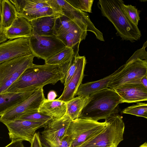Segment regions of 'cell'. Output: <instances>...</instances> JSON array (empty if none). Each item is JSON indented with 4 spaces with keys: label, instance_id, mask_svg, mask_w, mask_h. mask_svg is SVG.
I'll list each match as a JSON object with an SVG mask.
<instances>
[{
    "label": "cell",
    "instance_id": "37",
    "mask_svg": "<svg viewBox=\"0 0 147 147\" xmlns=\"http://www.w3.org/2000/svg\"><path fill=\"white\" fill-rule=\"evenodd\" d=\"M1 0H0V35L3 34V31L2 27L1 20Z\"/></svg>",
    "mask_w": 147,
    "mask_h": 147
},
{
    "label": "cell",
    "instance_id": "38",
    "mask_svg": "<svg viewBox=\"0 0 147 147\" xmlns=\"http://www.w3.org/2000/svg\"><path fill=\"white\" fill-rule=\"evenodd\" d=\"M7 39L4 34L0 35V44L6 41Z\"/></svg>",
    "mask_w": 147,
    "mask_h": 147
},
{
    "label": "cell",
    "instance_id": "26",
    "mask_svg": "<svg viewBox=\"0 0 147 147\" xmlns=\"http://www.w3.org/2000/svg\"><path fill=\"white\" fill-rule=\"evenodd\" d=\"M18 119L40 122L46 125L53 120L50 117L42 114L38 111L31 112L22 115Z\"/></svg>",
    "mask_w": 147,
    "mask_h": 147
},
{
    "label": "cell",
    "instance_id": "36",
    "mask_svg": "<svg viewBox=\"0 0 147 147\" xmlns=\"http://www.w3.org/2000/svg\"><path fill=\"white\" fill-rule=\"evenodd\" d=\"M147 74L143 76L140 80L141 83L146 88H147Z\"/></svg>",
    "mask_w": 147,
    "mask_h": 147
},
{
    "label": "cell",
    "instance_id": "6",
    "mask_svg": "<svg viewBox=\"0 0 147 147\" xmlns=\"http://www.w3.org/2000/svg\"><path fill=\"white\" fill-rule=\"evenodd\" d=\"M107 124L82 117L71 122L66 136L70 142V147H77L100 132Z\"/></svg>",
    "mask_w": 147,
    "mask_h": 147
},
{
    "label": "cell",
    "instance_id": "40",
    "mask_svg": "<svg viewBox=\"0 0 147 147\" xmlns=\"http://www.w3.org/2000/svg\"></svg>",
    "mask_w": 147,
    "mask_h": 147
},
{
    "label": "cell",
    "instance_id": "15",
    "mask_svg": "<svg viewBox=\"0 0 147 147\" xmlns=\"http://www.w3.org/2000/svg\"><path fill=\"white\" fill-rule=\"evenodd\" d=\"M86 63L84 56L79 55L78 56L77 65L75 71L67 85L64 87L62 94L57 100L66 102L75 97L84 77Z\"/></svg>",
    "mask_w": 147,
    "mask_h": 147
},
{
    "label": "cell",
    "instance_id": "33",
    "mask_svg": "<svg viewBox=\"0 0 147 147\" xmlns=\"http://www.w3.org/2000/svg\"><path fill=\"white\" fill-rule=\"evenodd\" d=\"M30 147H42L39 132L35 134Z\"/></svg>",
    "mask_w": 147,
    "mask_h": 147
},
{
    "label": "cell",
    "instance_id": "3",
    "mask_svg": "<svg viewBox=\"0 0 147 147\" xmlns=\"http://www.w3.org/2000/svg\"><path fill=\"white\" fill-rule=\"evenodd\" d=\"M121 98L114 90L107 88L89 96V100L80 117L98 121L105 119L117 111Z\"/></svg>",
    "mask_w": 147,
    "mask_h": 147
},
{
    "label": "cell",
    "instance_id": "28",
    "mask_svg": "<svg viewBox=\"0 0 147 147\" xmlns=\"http://www.w3.org/2000/svg\"><path fill=\"white\" fill-rule=\"evenodd\" d=\"M121 8L127 18L133 24L138 26L140 20L139 16L140 11L135 6L131 5H126L122 1Z\"/></svg>",
    "mask_w": 147,
    "mask_h": 147
},
{
    "label": "cell",
    "instance_id": "31",
    "mask_svg": "<svg viewBox=\"0 0 147 147\" xmlns=\"http://www.w3.org/2000/svg\"><path fill=\"white\" fill-rule=\"evenodd\" d=\"M73 57L65 63L58 65V70L60 77V81L62 84L64 83L65 76L71 64Z\"/></svg>",
    "mask_w": 147,
    "mask_h": 147
},
{
    "label": "cell",
    "instance_id": "10",
    "mask_svg": "<svg viewBox=\"0 0 147 147\" xmlns=\"http://www.w3.org/2000/svg\"><path fill=\"white\" fill-rule=\"evenodd\" d=\"M43 88H39L26 100L6 111L1 116L0 121L4 123L14 121L24 113L38 111L45 98Z\"/></svg>",
    "mask_w": 147,
    "mask_h": 147
},
{
    "label": "cell",
    "instance_id": "17",
    "mask_svg": "<svg viewBox=\"0 0 147 147\" xmlns=\"http://www.w3.org/2000/svg\"><path fill=\"white\" fill-rule=\"evenodd\" d=\"M123 65L113 73L99 80L81 83L79 86L76 95L87 96L103 90L108 88L111 79L115 76L122 69Z\"/></svg>",
    "mask_w": 147,
    "mask_h": 147
},
{
    "label": "cell",
    "instance_id": "11",
    "mask_svg": "<svg viewBox=\"0 0 147 147\" xmlns=\"http://www.w3.org/2000/svg\"><path fill=\"white\" fill-rule=\"evenodd\" d=\"M3 123L8 129L9 138L11 141L21 139L30 143L32 141L36 130L47 125L40 122L19 119Z\"/></svg>",
    "mask_w": 147,
    "mask_h": 147
},
{
    "label": "cell",
    "instance_id": "12",
    "mask_svg": "<svg viewBox=\"0 0 147 147\" xmlns=\"http://www.w3.org/2000/svg\"><path fill=\"white\" fill-rule=\"evenodd\" d=\"M72 120L65 114L62 118L52 121L41 132L40 138L47 144L55 145L66 137L67 131Z\"/></svg>",
    "mask_w": 147,
    "mask_h": 147
},
{
    "label": "cell",
    "instance_id": "39",
    "mask_svg": "<svg viewBox=\"0 0 147 147\" xmlns=\"http://www.w3.org/2000/svg\"><path fill=\"white\" fill-rule=\"evenodd\" d=\"M139 147H147V144L146 142L144 143Z\"/></svg>",
    "mask_w": 147,
    "mask_h": 147
},
{
    "label": "cell",
    "instance_id": "5",
    "mask_svg": "<svg viewBox=\"0 0 147 147\" xmlns=\"http://www.w3.org/2000/svg\"><path fill=\"white\" fill-rule=\"evenodd\" d=\"M105 119L107 124L99 133L77 147H117L123 140L125 124L117 112Z\"/></svg>",
    "mask_w": 147,
    "mask_h": 147
},
{
    "label": "cell",
    "instance_id": "4",
    "mask_svg": "<svg viewBox=\"0 0 147 147\" xmlns=\"http://www.w3.org/2000/svg\"><path fill=\"white\" fill-rule=\"evenodd\" d=\"M147 44L146 41L123 65L122 70L110 81L108 88L115 89L123 84L140 81L147 74Z\"/></svg>",
    "mask_w": 147,
    "mask_h": 147
},
{
    "label": "cell",
    "instance_id": "23",
    "mask_svg": "<svg viewBox=\"0 0 147 147\" xmlns=\"http://www.w3.org/2000/svg\"><path fill=\"white\" fill-rule=\"evenodd\" d=\"M1 17L3 31L7 29L18 17L16 9L8 0H1Z\"/></svg>",
    "mask_w": 147,
    "mask_h": 147
},
{
    "label": "cell",
    "instance_id": "18",
    "mask_svg": "<svg viewBox=\"0 0 147 147\" xmlns=\"http://www.w3.org/2000/svg\"><path fill=\"white\" fill-rule=\"evenodd\" d=\"M57 14L41 17L30 21L32 35L41 36H55V24Z\"/></svg>",
    "mask_w": 147,
    "mask_h": 147
},
{
    "label": "cell",
    "instance_id": "2",
    "mask_svg": "<svg viewBox=\"0 0 147 147\" xmlns=\"http://www.w3.org/2000/svg\"><path fill=\"white\" fill-rule=\"evenodd\" d=\"M121 0H99L98 6L102 15L113 24L117 34L123 40L131 42L139 40L141 36L138 26L125 15L121 8Z\"/></svg>",
    "mask_w": 147,
    "mask_h": 147
},
{
    "label": "cell",
    "instance_id": "21",
    "mask_svg": "<svg viewBox=\"0 0 147 147\" xmlns=\"http://www.w3.org/2000/svg\"><path fill=\"white\" fill-rule=\"evenodd\" d=\"M87 35L86 30L78 27L56 37L66 47L72 48L76 53L78 52L80 43L85 39Z\"/></svg>",
    "mask_w": 147,
    "mask_h": 147
},
{
    "label": "cell",
    "instance_id": "8",
    "mask_svg": "<svg viewBox=\"0 0 147 147\" xmlns=\"http://www.w3.org/2000/svg\"><path fill=\"white\" fill-rule=\"evenodd\" d=\"M53 13L64 15L79 24L87 27V31L94 34L96 38L104 41L102 33L94 26L90 20L88 13L76 9L65 0H46Z\"/></svg>",
    "mask_w": 147,
    "mask_h": 147
},
{
    "label": "cell",
    "instance_id": "34",
    "mask_svg": "<svg viewBox=\"0 0 147 147\" xmlns=\"http://www.w3.org/2000/svg\"><path fill=\"white\" fill-rule=\"evenodd\" d=\"M21 139H17L11 141V142L4 147H25Z\"/></svg>",
    "mask_w": 147,
    "mask_h": 147
},
{
    "label": "cell",
    "instance_id": "32",
    "mask_svg": "<svg viewBox=\"0 0 147 147\" xmlns=\"http://www.w3.org/2000/svg\"><path fill=\"white\" fill-rule=\"evenodd\" d=\"M40 139L42 147H70V142L67 136L65 137L62 140L54 145L48 144L40 138Z\"/></svg>",
    "mask_w": 147,
    "mask_h": 147
},
{
    "label": "cell",
    "instance_id": "19",
    "mask_svg": "<svg viewBox=\"0 0 147 147\" xmlns=\"http://www.w3.org/2000/svg\"><path fill=\"white\" fill-rule=\"evenodd\" d=\"M38 112L51 117L53 119H60L66 113V102L57 99L49 100L45 98L40 106Z\"/></svg>",
    "mask_w": 147,
    "mask_h": 147
},
{
    "label": "cell",
    "instance_id": "24",
    "mask_svg": "<svg viewBox=\"0 0 147 147\" xmlns=\"http://www.w3.org/2000/svg\"><path fill=\"white\" fill-rule=\"evenodd\" d=\"M56 14V13H55ZM54 29L56 36L61 35L70 30L80 27L87 31L86 26L80 24L74 20L62 14H57Z\"/></svg>",
    "mask_w": 147,
    "mask_h": 147
},
{
    "label": "cell",
    "instance_id": "30",
    "mask_svg": "<svg viewBox=\"0 0 147 147\" xmlns=\"http://www.w3.org/2000/svg\"><path fill=\"white\" fill-rule=\"evenodd\" d=\"M79 56L78 53H74L71 64L65 77L63 84L64 87L67 85L75 71L77 67L78 58Z\"/></svg>",
    "mask_w": 147,
    "mask_h": 147
},
{
    "label": "cell",
    "instance_id": "1",
    "mask_svg": "<svg viewBox=\"0 0 147 147\" xmlns=\"http://www.w3.org/2000/svg\"><path fill=\"white\" fill-rule=\"evenodd\" d=\"M58 65L34 64L27 69L9 88L7 92L20 93L35 91L60 80Z\"/></svg>",
    "mask_w": 147,
    "mask_h": 147
},
{
    "label": "cell",
    "instance_id": "16",
    "mask_svg": "<svg viewBox=\"0 0 147 147\" xmlns=\"http://www.w3.org/2000/svg\"><path fill=\"white\" fill-rule=\"evenodd\" d=\"M32 31L30 21L24 17H18L10 26L4 31L3 34L9 40L28 38L32 35Z\"/></svg>",
    "mask_w": 147,
    "mask_h": 147
},
{
    "label": "cell",
    "instance_id": "27",
    "mask_svg": "<svg viewBox=\"0 0 147 147\" xmlns=\"http://www.w3.org/2000/svg\"><path fill=\"white\" fill-rule=\"evenodd\" d=\"M123 113L129 114L147 118V104L138 103L135 105L128 107L121 111Z\"/></svg>",
    "mask_w": 147,
    "mask_h": 147
},
{
    "label": "cell",
    "instance_id": "22",
    "mask_svg": "<svg viewBox=\"0 0 147 147\" xmlns=\"http://www.w3.org/2000/svg\"><path fill=\"white\" fill-rule=\"evenodd\" d=\"M89 100V96H78L66 102L67 112L66 114L72 120L79 118L82 111Z\"/></svg>",
    "mask_w": 147,
    "mask_h": 147
},
{
    "label": "cell",
    "instance_id": "25",
    "mask_svg": "<svg viewBox=\"0 0 147 147\" xmlns=\"http://www.w3.org/2000/svg\"><path fill=\"white\" fill-rule=\"evenodd\" d=\"M74 53L72 48L66 47L45 61V64L58 65H61L72 58Z\"/></svg>",
    "mask_w": 147,
    "mask_h": 147
},
{
    "label": "cell",
    "instance_id": "14",
    "mask_svg": "<svg viewBox=\"0 0 147 147\" xmlns=\"http://www.w3.org/2000/svg\"><path fill=\"white\" fill-rule=\"evenodd\" d=\"M114 90L121 97V103H131L147 100V88L140 81L122 85Z\"/></svg>",
    "mask_w": 147,
    "mask_h": 147
},
{
    "label": "cell",
    "instance_id": "7",
    "mask_svg": "<svg viewBox=\"0 0 147 147\" xmlns=\"http://www.w3.org/2000/svg\"><path fill=\"white\" fill-rule=\"evenodd\" d=\"M34 57L32 54L17 57L0 64V94L6 92L23 73L34 64Z\"/></svg>",
    "mask_w": 147,
    "mask_h": 147
},
{
    "label": "cell",
    "instance_id": "35",
    "mask_svg": "<svg viewBox=\"0 0 147 147\" xmlns=\"http://www.w3.org/2000/svg\"><path fill=\"white\" fill-rule=\"evenodd\" d=\"M57 96L56 93L54 91L51 90L48 93L47 99L49 100H55Z\"/></svg>",
    "mask_w": 147,
    "mask_h": 147
},
{
    "label": "cell",
    "instance_id": "13",
    "mask_svg": "<svg viewBox=\"0 0 147 147\" xmlns=\"http://www.w3.org/2000/svg\"><path fill=\"white\" fill-rule=\"evenodd\" d=\"M32 54L27 38L9 40L0 44V64L17 57Z\"/></svg>",
    "mask_w": 147,
    "mask_h": 147
},
{
    "label": "cell",
    "instance_id": "29",
    "mask_svg": "<svg viewBox=\"0 0 147 147\" xmlns=\"http://www.w3.org/2000/svg\"><path fill=\"white\" fill-rule=\"evenodd\" d=\"M75 8L82 11L92 13V7L93 0H66Z\"/></svg>",
    "mask_w": 147,
    "mask_h": 147
},
{
    "label": "cell",
    "instance_id": "20",
    "mask_svg": "<svg viewBox=\"0 0 147 147\" xmlns=\"http://www.w3.org/2000/svg\"><path fill=\"white\" fill-rule=\"evenodd\" d=\"M34 91L0 94V116L29 97Z\"/></svg>",
    "mask_w": 147,
    "mask_h": 147
},
{
    "label": "cell",
    "instance_id": "9",
    "mask_svg": "<svg viewBox=\"0 0 147 147\" xmlns=\"http://www.w3.org/2000/svg\"><path fill=\"white\" fill-rule=\"evenodd\" d=\"M32 54L45 61L63 49L66 46L55 36H41L32 34L28 38Z\"/></svg>",
    "mask_w": 147,
    "mask_h": 147
}]
</instances>
